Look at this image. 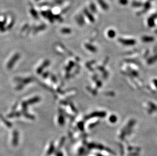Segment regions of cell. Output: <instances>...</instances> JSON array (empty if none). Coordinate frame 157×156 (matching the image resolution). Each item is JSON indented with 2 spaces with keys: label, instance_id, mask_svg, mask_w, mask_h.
Listing matches in <instances>:
<instances>
[{
  "label": "cell",
  "instance_id": "obj_1",
  "mask_svg": "<svg viewBox=\"0 0 157 156\" xmlns=\"http://www.w3.org/2000/svg\"><path fill=\"white\" fill-rule=\"evenodd\" d=\"M84 13L85 15L87 16V17L89 19V20H90L91 22L94 21V18L93 16L92 15L91 13L88 11V10L87 8L84 9Z\"/></svg>",
  "mask_w": 157,
  "mask_h": 156
},
{
  "label": "cell",
  "instance_id": "obj_2",
  "mask_svg": "<svg viewBox=\"0 0 157 156\" xmlns=\"http://www.w3.org/2000/svg\"><path fill=\"white\" fill-rule=\"evenodd\" d=\"M99 4H100V6L102 7L103 10H108V9L109 8L108 5L104 1V0H98Z\"/></svg>",
  "mask_w": 157,
  "mask_h": 156
},
{
  "label": "cell",
  "instance_id": "obj_3",
  "mask_svg": "<svg viewBox=\"0 0 157 156\" xmlns=\"http://www.w3.org/2000/svg\"><path fill=\"white\" fill-rule=\"evenodd\" d=\"M132 6L135 7H139L143 5V4L141 2H133L132 3Z\"/></svg>",
  "mask_w": 157,
  "mask_h": 156
},
{
  "label": "cell",
  "instance_id": "obj_4",
  "mask_svg": "<svg viewBox=\"0 0 157 156\" xmlns=\"http://www.w3.org/2000/svg\"><path fill=\"white\" fill-rule=\"evenodd\" d=\"M89 8H90L91 11L93 12H96L97 11L96 7L95 4H94V3H91L90 5H89Z\"/></svg>",
  "mask_w": 157,
  "mask_h": 156
},
{
  "label": "cell",
  "instance_id": "obj_5",
  "mask_svg": "<svg viewBox=\"0 0 157 156\" xmlns=\"http://www.w3.org/2000/svg\"><path fill=\"white\" fill-rule=\"evenodd\" d=\"M151 7V4L150 2H147L144 5V10H143V12L146 11Z\"/></svg>",
  "mask_w": 157,
  "mask_h": 156
},
{
  "label": "cell",
  "instance_id": "obj_6",
  "mask_svg": "<svg viewBox=\"0 0 157 156\" xmlns=\"http://www.w3.org/2000/svg\"><path fill=\"white\" fill-rule=\"evenodd\" d=\"M119 3L123 5H126L128 3V0H119Z\"/></svg>",
  "mask_w": 157,
  "mask_h": 156
},
{
  "label": "cell",
  "instance_id": "obj_7",
  "mask_svg": "<svg viewBox=\"0 0 157 156\" xmlns=\"http://www.w3.org/2000/svg\"><path fill=\"white\" fill-rule=\"evenodd\" d=\"M150 1H151V0H150Z\"/></svg>",
  "mask_w": 157,
  "mask_h": 156
}]
</instances>
